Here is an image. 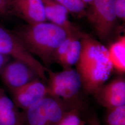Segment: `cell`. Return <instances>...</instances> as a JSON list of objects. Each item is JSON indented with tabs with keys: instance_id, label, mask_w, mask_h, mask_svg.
Here are the masks:
<instances>
[{
	"instance_id": "6da1fadb",
	"label": "cell",
	"mask_w": 125,
	"mask_h": 125,
	"mask_svg": "<svg viewBox=\"0 0 125 125\" xmlns=\"http://www.w3.org/2000/svg\"><path fill=\"white\" fill-rule=\"evenodd\" d=\"M12 31L33 56L40 59L46 68L54 62V55L59 46L74 31H69L45 21L34 25L27 24Z\"/></svg>"
},
{
	"instance_id": "7a4b0ae2",
	"label": "cell",
	"mask_w": 125,
	"mask_h": 125,
	"mask_svg": "<svg viewBox=\"0 0 125 125\" xmlns=\"http://www.w3.org/2000/svg\"><path fill=\"white\" fill-rule=\"evenodd\" d=\"M46 73L49 94L62 100L71 108H76L77 98L82 87L79 73L72 68L56 72L47 68Z\"/></svg>"
},
{
	"instance_id": "3957f363",
	"label": "cell",
	"mask_w": 125,
	"mask_h": 125,
	"mask_svg": "<svg viewBox=\"0 0 125 125\" xmlns=\"http://www.w3.org/2000/svg\"><path fill=\"white\" fill-rule=\"evenodd\" d=\"M70 109L62 100L48 94L24 111L25 125H58Z\"/></svg>"
},
{
	"instance_id": "277c9868",
	"label": "cell",
	"mask_w": 125,
	"mask_h": 125,
	"mask_svg": "<svg viewBox=\"0 0 125 125\" xmlns=\"http://www.w3.org/2000/svg\"><path fill=\"white\" fill-rule=\"evenodd\" d=\"M0 53L25 63L35 72L41 80L47 81L46 68L37 60L12 31L0 24Z\"/></svg>"
},
{
	"instance_id": "5b68a950",
	"label": "cell",
	"mask_w": 125,
	"mask_h": 125,
	"mask_svg": "<svg viewBox=\"0 0 125 125\" xmlns=\"http://www.w3.org/2000/svg\"><path fill=\"white\" fill-rule=\"evenodd\" d=\"M86 15L99 38L104 41L112 34L116 22L115 0H94Z\"/></svg>"
},
{
	"instance_id": "8992f818",
	"label": "cell",
	"mask_w": 125,
	"mask_h": 125,
	"mask_svg": "<svg viewBox=\"0 0 125 125\" xmlns=\"http://www.w3.org/2000/svg\"><path fill=\"white\" fill-rule=\"evenodd\" d=\"M113 68L108 58H104L80 70L82 87L87 94H94L107 80Z\"/></svg>"
},
{
	"instance_id": "52a82bcc",
	"label": "cell",
	"mask_w": 125,
	"mask_h": 125,
	"mask_svg": "<svg viewBox=\"0 0 125 125\" xmlns=\"http://www.w3.org/2000/svg\"><path fill=\"white\" fill-rule=\"evenodd\" d=\"M0 77L10 90L40 79L36 72L25 63L18 60L8 62L0 72Z\"/></svg>"
},
{
	"instance_id": "ba28073f",
	"label": "cell",
	"mask_w": 125,
	"mask_h": 125,
	"mask_svg": "<svg viewBox=\"0 0 125 125\" xmlns=\"http://www.w3.org/2000/svg\"><path fill=\"white\" fill-rule=\"evenodd\" d=\"M8 13L29 25L46 21L42 0H8Z\"/></svg>"
},
{
	"instance_id": "9c48e42d",
	"label": "cell",
	"mask_w": 125,
	"mask_h": 125,
	"mask_svg": "<svg viewBox=\"0 0 125 125\" xmlns=\"http://www.w3.org/2000/svg\"><path fill=\"white\" fill-rule=\"evenodd\" d=\"M12 100L19 108L26 110L49 94L47 86L40 79L11 90Z\"/></svg>"
},
{
	"instance_id": "30bf717a",
	"label": "cell",
	"mask_w": 125,
	"mask_h": 125,
	"mask_svg": "<svg viewBox=\"0 0 125 125\" xmlns=\"http://www.w3.org/2000/svg\"><path fill=\"white\" fill-rule=\"evenodd\" d=\"M81 51L76 63L78 71L108 57L107 49L97 40L87 34H81Z\"/></svg>"
},
{
	"instance_id": "8fae6325",
	"label": "cell",
	"mask_w": 125,
	"mask_h": 125,
	"mask_svg": "<svg viewBox=\"0 0 125 125\" xmlns=\"http://www.w3.org/2000/svg\"><path fill=\"white\" fill-rule=\"evenodd\" d=\"M96 99L107 109L125 105V81L119 77L103 85L94 93Z\"/></svg>"
},
{
	"instance_id": "7c38bea8",
	"label": "cell",
	"mask_w": 125,
	"mask_h": 125,
	"mask_svg": "<svg viewBox=\"0 0 125 125\" xmlns=\"http://www.w3.org/2000/svg\"><path fill=\"white\" fill-rule=\"evenodd\" d=\"M46 21L69 31L76 30L69 19V12L62 5L54 0H42Z\"/></svg>"
},
{
	"instance_id": "4fadbf2b",
	"label": "cell",
	"mask_w": 125,
	"mask_h": 125,
	"mask_svg": "<svg viewBox=\"0 0 125 125\" xmlns=\"http://www.w3.org/2000/svg\"><path fill=\"white\" fill-rule=\"evenodd\" d=\"M108 58L113 69L117 72H125V36H122L107 49Z\"/></svg>"
},
{
	"instance_id": "5bb4252c",
	"label": "cell",
	"mask_w": 125,
	"mask_h": 125,
	"mask_svg": "<svg viewBox=\"0 0 125 125\" xmlns=\"http://www.w3.org/2000/svg\"><path fill=\"white\" fill-rule=\"evenodd\" d=\"M81 34L79 31L76 34L60 64L63 69L71 68L72 66L76 64L79 60L81 51Z\"/></svg>"
},
{
	"instance_id": "9a60e30c",
	"label": "cell",
	"mask_w": 125,
	"mask_h": 125,
	"mask_svg": "<svg viewBox=\"0 0 125 125\" xmlns=\"http://www.w3.org/2000/svg\"><path fill=\"white\" fill-rule=\"evenodd\" d=\"M107 125H125V105L107 109Z\"/></svg>"
},
{
	"instance_id": "2e32d148",
	"label": "cell",
	"mask_w": 125,
	"mask_h": 125,
	"mask_svg": "<svg viewBox=\"0 0 125 125\" xmlns=\"http://www.w3.org/2000/svg\"><path fill=\"white\" fill-rule=\"evenodd\" d=\"M67 9L70 13L79 16L86 15L87 5L82 0H54Z\"/></svg>"
},
{
	"instance_id": "e0dca14e",
	"label": "cell",
	"mask_w": 125,
	"mask_h": 125,
	"mask_svg": "<svg viewBox=\"0 0 125 125\" xmlns=\"http://www.w3.org/2000/svg\"><path fill=\"white\" fill-rule=\"evenodd\" d=\"M77 32L78 31L77 30L72 31L66 39L59 46L54 54V61L58 62L59 64H61L68 50L71 46L72 40Z\"/></svg>"
},
{
	"instance_id": "ac0fdd59",
	"label": "cell",
	"mask_w": 125,
	"mask_h": 125,
	"mask_svg": "<svg viewBox=\"0 0 125 125\" xmlns=\"http://www.w3.org/2000/svg\"><path fill=\"white\" fill-rule=\"evenodd\" d=\"M84 121L81 118L77 108L69 109L63 117L58 125H85Z\"/></svg>"
},
{
	"instance_id": "d6986e66",
	"label": "cell",
	"mask_w": 125,
	"mask_h": 125,
	"mask_svg": "<svg viewBox=\"0 0 125 125\" xmlns=\"http://www.w3.org/2000/svg\"><path fill=\"white\" fill-rule=\"evenodd\" d=\"M117 18L125 20V0H115Z\"/></svg>"
},
{
	"instance_id": "ffe728a7",
	"label": "cell",
	"mask_w": 125,
	"mask_h": 125,
	"mask_svg": "<svg viewBox=\"0 0 125 125\" xmlns=\"http://www.w3.org/2000/svg\"><path fill=\"white\" fill-rule=\"evenodd\" d=\"M9 17L8 13V0H0V17Z\"/></svg>"
},
{
	"instance_id": "44dd1931",
	"label": "cell",
	"mask_w": 125,
	"mask_h": 125,
	"mask_svg": "<svg viewBox=\"0 0 125 125\" xmlns=\"http://www.w3.org/2000/svg\"><path fill=\"white\" fill-rule=\"evenodd\" d=\"M11 58L2 54L0 53V72L5 65L10 61Z\"/></svg>"
},
{
	"instance_id": "7402d4cb",
	"label": "cell",
	"mask_w": 125,
	"mask_h": 125,
	"mask_svg": "<svg viewBox=\"0 0 125 125\" xmlns=\"http://www.w3.org/2000/svg\"><path fill=\"white\" fill-rule=\"evenodd\" d=\"M88 125H101V124L98 121L97 118L93 117L90 121H89Z\"/></svg>"
},
{
	"instance_id": "603a6c76",
	"label": "cell",
	"mask_w": 125,
	"mask_h": 125,
	"mask_svg": "<svg viewBox=\"0 0 125 125\" xmlns=\"http://www.w3.org/2000/svg\"><path fill=\"white\" fill-rule=\"evenodd\" d=\"M86 5H90L92 3L94 0H82Z\"/></svg>"
}]
</instances>
